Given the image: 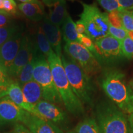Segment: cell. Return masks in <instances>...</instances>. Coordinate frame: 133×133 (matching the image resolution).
<instances>
[{
    "label": "cell",
    "instance_id": "obj_1",
    "mask_svg": "<svg viewBox=\"0 0 133 133\" xmlns=\"http://www.w3.org/2000/svg\"><path fill=\"white\" fill-rule=\"evenodd\" d=\"M99 84L110 101L124 114L133 112V90L128 83L124 73L118 69L102 70Z\"/></svg>",
    "mask_w": 133,
    "mask_h": 133
},
{
    "label": "cell",
    "instance_id": "obj_2",
    "mask_svg": "<svg viewBox=\"0 0 133 133\" xmlns=\"http://www.w3.org/2000/svg\"><path fill=\"white\" fill-rule=\"evenodd\" d=\"M61 58L66 77L75 94L83 105L94 107L96 88L91 76L66 54H62Z\"/></svg>",
    "mask_w": 133,
    "mask_h": 133
},
{
    "label": "cell",
    "instance_id": "obj_3",
    "mask_svg": "<svg viewBox=\"0 0 133 133\" xmlns=\"http://www.w3.org/2000/svg\"><path fill=\"white\" fill-rule=\"evenodd\" d=\"M47 61L51 68L55 85L66 110L75 116L84 115V105L71 89L61 58L53 52L47 58Z\"/></svg>",
    "mask_w": 133,
    "mask_h": 133
},
{
    "label": "cell",
    "instance_id": "obj_4",
    "mask_svg": "<svg viewBox=\"0 0 133 133\" xmlns=\"http://www.w3.org/2000/svg\"><path fill=\"white\" fill-rule=\"evenodd\" d=\"M95 116L101 133H130L128 116L111 101L98 102Z\"/></svg>",
    "mask_w": 133,
    "mask_h": 133
},
{
    "label": "cell",
    "instance_id": "obj_5",
    "mask_svg": "<svg viewBox=\"0 0 133 133\" xmlns=\"http://www.w3.org/2000/svg\"><path fill=\"white\" fill-rule=\"evenodd\" d=\"M80 3L83 11L79 15V20L85 26L86 35L94 42L109 35L107 12H102L95 3L88 4L81 1Z\"/></svg>",
    "mask_w": 133,
    "mask_h": 133
},
{
    "label": "cell",
    "instance_id": "obj_6",
    "mask_svg": "<svg viewBox=\"0 0 133 133\" xmlns=\"http://www.w3.org/2000/svg\"><path fill=\"white\" fill-rule=\"evenodd\" d=\"M33 79L41 86L43 99L56 105L63 104L53 79L51 68L46 58L38 51L33 72Z\"/></svg>",
    "mask_w": 133,
    "mask_h": 133
},
{
    "label": "cell",
    "instance_id": "obj_7",
    "mask_svg": "<svg viewBox=\"0 0 133 133\" xmlns=\"http://www.w3.org/2000/svg\"><path fill=\"white\" fill-rule=\"evenodd\" d=\"M64 49L65 53L74 60L91 77L102 71V66L94 55L80 43L66 42Z\"/></svg>",
    "mask_w": 133,
    "mask_h": 133
},
{
    "label": "cell",
    "instance_id": "obj_8",
    "mask_svg": "<svg viewBox=\"0 0 133 133\" xmlns=\"http://www.w3.org/2000/svg\"><path fill=\"white\" fill-rule=\"evenodd\" d=\"M94 56L103 66H112L125 59L121 50V41L108 35L94 41Z\"/></svg>",
    "mask_w": 133,
    "mask_h": 133
},
{
    "label": "cell",
    "instance_id": "obj_9",
    "mask_svg": "<svg viewBox=\"0 0 133 133\" xmlns=\"http://www.w3.org/2000/svg\"><path fill=\"white\" fill-rule=\"evenodd\" d=\"M36 49L35 41L28 34H24L19 51L8 72L9 77L13 81L16 79Z\"/></svg>",
    "mask_w": 133,
    "mask_h": 133
},
{
    "label": "cell",
    "instance_id": "obj_10",
    "mask_svg": "<svg viewBox=\"0 0 133 133\" xmlns=\"http://www.w3.org/2000/svg\"><path fill=\"white\" fill-rule=\"evenodd\" d=\"M33 114L57 126L64 124L68 118L66 113L57 105L45 100H41L35 105Z\"/></svg>",
    "mask_w": 133,
    "mask_h": 133
},
{
    "label": "cell",
    "instance_id": "obj_11",
    "mask_svg": "<svg viewBox=\"0 0 133 133\" xmlns=\"http://www.w3.org/2000/svg\"><path fill=\"white\" fill-rule=\"evenodd\" d=\"M24 34L22 27L0 46V65L7 73L19 51Z\"/></svg>",
    "mask_w": 133,
    "mask_h": 133
},
{
    "label": "cell",
    "instance_id": "obj_12",
    "mask_svg": "<svg viewBox=\"0 0 133 133\" xmlns=\"http://www.w3.org/2000/svg\"><path fill=\"white\" fill-rule=\"evenodd\" d=\"M21 123L32 133H64L58 126L26 111Z\"/></svg>",
    "mask_w": 133,
    "mask_h": 133
},
{
    "label": "cell",
    "instance_id": "obj_13",
    "mask_svg": "<svg viewBox=\"0 0 133 133\" xmlns=\"http://www.w3.org/2000/svg\"><path fill=\"white\" fill-rule=\"evenodd\" d=\"M26 111L8 99L0 100V126L21 122Z\"/></svg>",
    "mask_w": 133,
    "mask_h": 133
},
{
    "label": "cell",
    "instance_id": "obj_14",
    "mask_svg": "<svg viewBox=\"0 0 133 133\" xmlns=\"http://www.w3.org/2000/svg\"><path fill=\"white\" fill-rule=\"evenodd\" d=\"M41 26L54 52L57 56L61 57L62 55V36L60 26L52 24L47 16L43 19Z\"/></svg>",
    "mask_w": 133,
    "mask_h": 133
},
{
    "label": "cell",
    "instance_id": "obj_15",
    "mask_svg": "<svg viewBox=\"0 0 133 133\" xmlns=\"http://www.w3.org/2000/svg\"><path fill=\"white\" fill-rule=\"evenodd\" d=\"M4 97L9 99L26 112L33 113L34 105H31L26 102L21 86L16 81H13L4 90L0 92V98L4 99Z\"/></svg>",
    "mask_w": 133,
    "mask_h": 133
},
{
    "label": "cell",
    "instance_id": "obj_16",
    "mask_svg": "<svg viewBox=\"0 0 133 133\" xmlns=\"http://www.w3.org/2000/svg\"><path fill=\"white\" fill-rule=\"evenodd\" d=\"M49 9L48 18L50 21L56 25H62L67 14L65 0H42Z\"/></svg>",
    "mask_w": 133,
    "mask_h": 133
},
{
    "label": "cell",
    "instance_id": "obj_17",
    "mask_svg": "<svg viewBox=\"0 0 133 133\" xmlns=\"http://www.w3.org/2000/svg\"><path fill=\"white\" fill-rule=\"evenodd\" d=\"M18 9L31 21H41L46 16L44 6L39 1L36 3H21L18 5Z\"/></svg>",
    "mask_w": 133,
    "mask_h": 133
},
{
    "label": "cell",
    "instance_id": "obj_18",
    "mask_svg": "<svg viewBox=\"0 0 133 133\" xmlns=\"http://www.w3.org/2000/svg\"><path fill=\"white\" fill-rule=\"evenodd\" d=\"M21 88L26 102L31 105H35L43 100L42 89L34 79L24 84Z\"/></svg>",
    "mask_w": 133,
    "mask_h": 133
},
{
    "label": "cell",
    "instance_id": "obj_19",
    "mask_svg": "<svg viewBox=\"0 0 133 133\" xmlns=\"http://www.w3.org/2000/svg\"><path fill=\"white\" fill-rule=\"evenodd\" d=\"M61 33L65 43L71 42L79 43L78 34L76 30L75 22L73 21L69 12L66 14L62 24Z\"/></svg>",
    "mask_w": 133,
    "mask_h": 133
},
{
    "label": "cell",
    "instance_id": "obj_20",
    "mask_svg": "<svg viewBox=\"0 0 133 133\" xmlns=\"http://www.w3.org/2000/svg\"><path fill=\"white\" fill-rule=\"evenodd\" d=\"M38 55V49L32 55L29 61L28 62L22 70L19 75L15 79V81L20 86H22L25 83L29 82L33 79V72L34 65L35 64L36 57Z\"/></svg>",
    "mask_w": 133,
    "mask_h": 133
},
{
    "label": "cell",
    "instance_id": "obj_21",
    "mask_svg": "<svg viewBox=\"0 0 133 133\" xmlns=\"http://www.w3.org/2000/svg\"><path fill=\"white\" fill-rule=\"evenodd\" d=\"M35 43L38 52L44 56L46 59L50 55L54 52L41 26H38L36 31Z\"/></svg>",
    "mask_w": 133,
    "mask_h": 133
},
{
    "label": "cell",
    "instance_id": "obj_22",
    "mask_svg": "<svg viewBox=\"0 0 133 133\" xmlns=\"http://www.w3.org/2000/svg\"><path fill=\"white\" fill-rule=\"evenodd\" d=\"M75 133H101L95 118H88L79 123L74 129Z\"/></svg>",
    "mask_w": 133,
    "mask_h": 133
},
{
    "label": "cell",
    "instance_id": "obj_23",
    "mask_svg": "<svg viewBox=\"0 0 133 133\" xmlns=\"http://www.w3.org/2000/svg\"><path fill=\"white\" fill-rule=\"evenodd\" d=\"M22 26L14 23L8 26L0 27V46L21 29Z\"/></svg>",
    "mask_w": 133,
    "mask_h": 133
},
{
    "label": "cell",
    "instance_id": "obj_24",
    "mask_svg": "<svg viewBox=\"0 0 133 133\" xmlns=\"http://www.w3.org/2000/svg\"><path fill=\"white\" fill-rule=\"evenodd\" d=\"M121 23L123 28L128 32L133 31V11L124 9L119 11Z\"/></svg>",
    "mask_w": 133,
    "mask_h": 133
},
{
    "label": "cell",
    "instance_id": "obj_25",
    "mask_svg": "<svg viewBox=\"0 0 133 133\" xmlns=\"http://www.w3.org/2000/svg\"><path fill=\"white\" fill-rule=\"evenodd\" d=\"M17 7L14 0H2L0 2V11L3 14L12 16L16 14Z\"/></svg>",
    "mask_w": 133,
    "mask_h": 133
},
{
    "label": "cell",
    "instance_id": "obj_26",
    "mask_svg": "<svg viewBox=\"0 0 133 133\" xmlns=\"http://www.w3.org/2000/svg\"><path fill=\"white\" fill-rule=\"evenodd\" d=\"M121 50L125 59H133V39L126 36L121 41Z\"/></svg>",
    "mask_w": 133,
    "mask_h": 133
},
{
    "label": "cell",
    "instance_id": "obj_27",
    "mask_svg": "<svg viewBox=\"0 0 133 133\" xmlns=\"http://www.w3.org/2000/svg\"><path fill=\"white\" fill-rule=\"evenodd\" d=\"M107 12L120 11L118 0H96Z\"/></svg>",
    "mask_w": 133,
    "mask_h": 133
},
{
    "label": "cell",
    "instance_id": "obj_28",
    "mask_svg": "<svg viewBox=\"0 0 133 133\" xmlns=\"http://www.w3.org/2000/svg\"><path fill=\"white\" fill-rule=\"evenodd\" d=\"M109 33L110 36H112L120 41H122L126 36H128V31L123 27H118V26H114L110 23Z\"/></svg>",
    "mask_w": 133,
    "mask_h": 133
},
{
    "label": "cell",
    "instance_id": "obj_29",
    "mask_svg": "<svg viewBox=\"0 0 133 133\" xmlns=\"http://www.w3.org/2000/svg\"><path fill=\"white\" fill-rule=\"evenodd\" d=\"M78 39L81 44L94 54L96 51L95 45L94 42L90 38L88 37L85 34H78Z\"/></svg>",
    "mask_w": 133,
    "mask_h": 133
},
{
    "label": "cell",
    "instance_id": "obj_30",
    "mask_svg": "<svg viewBox=\"0 0 133 133\" xmlns=\"http://www.w3.org/2000/svg\"><path fill=\"white\" fill-rule=\"evenodd\" d=\"M13 81L6 71L0 65V89L4 90Z\"/></svg>",
    "mask_w": 133,
    "mask_h": 133
},
{
    "label": "cell",
    "instance_id": "obj_31",
    "mask_svg": "<svg viewBox=\"0 0 133 133\" xmlns=\"http://www.w3.org/2000/svg\"><path fill=\"white\" fill-rule=\"evenodd\" d=\"M108 19L109 23L112 25L118 27H123L121 23V20L119 14V11H115L112 12H107Z\"/></svg>",
    "mask_w": 133,
    "mask_h": 133
},
{
    "label": "cell",
    "instance_id": "obj_32",
    "mask_svg": "<svg viewBox=\"0 0 133 133\" xmlns=\"http://www.w3.org/2000/svg\"><path fill=\"white\" fill-rule=\"evenodd\" d=\"M11 16H12L0 13V27L8 26L13 24Z\"/></svg>",
    "mask_w": 133,
    "mask_h": 133
},
{
    "label": "cell",
    "instance_id": "obj_33",
    "mask_svg": "<svg viewBox=\"0 0 133 133\" xmlns=\"http://www.w3.org/2000/svg\"><path fill=\"white\" fill-rule=\"evenodd\" d=\"M120 11L128 9L133 6V0H118Z\"/></svg>",
    "mask_w": 133,
    "mask_h": 133
},
{
    "label": "cell",
    "instance_id": "obj_34",
    "mask_svg": "<svg viewBox=\"0 0 133 133\" xmlns=\"http://www.w3.org/2000/svg\"><path fill=\"white\" fill-rule=\"evenodd\" d=\"M14 133H32L23 124H16L15 125Z\"/></svg>",
    "mask_w": 133,
    "mask_h": 133
},
{
    "label": "cell",
    "instance_id": "obj_35",
    "mask_svg": "<svg viewBox=\"0 0 133 133\" xmlns=\"http://www.w3.org/2000/svg\"><path fill=\"white\" fill-rule=\"evenodd\" d=\"M76 24V30L77 31L78 34H85L86 33V29L83 23L80 20L76 21L75 22Z\"/></svg>",
    "mask_w": 133,
    "mask_h": 133
},
{
    "label": "cell",
    "instance_id": "obj_36",
    "mask_svg": "<svg viewBox=\"0 0 133 133\" xmlns=\"http://www.w3.org/2000/svg\"><path fill=\"white\" fill-rule=\"evenodd\" d=\"M129 124V129H130V133H133V112L129 114L128 117Z\"/></svg>",
    "mask_w": 133,
    "mask_h": 133
},
{
    "label": "cell",
    "instance_id": "obj_37",
    "mask_svg": "<svg viewBox=\"0 0 133 133\" xmlns=\"http://www.w3.org/2000/svg\"><path fill=\"white\" fill-rule=\"evenodd\" d=\"M19 1L22 2V3H36V2H38V0H19Z\"/></svg>",
    "mask_w": 133,
    "mask_h": 133
},
{
    "label": "cell",
    "instance_id": "obj_38",
    "mask_svg": "<svg viewBox=\"0 0 133 133\" xmlns=\"http://www.w3.org/2000/svg\"><path fill=\"white\" fill-rule=\"evenodd\" d=\"M129 84H130L131 87V88H132V90H133V78L130 81V82H129Z\"/></svg>",
    "mask_w": 133,
    "mask_h": 133
},
{
    "label": "cell",
    "instance_id": "obj_39",
    "mask_svg": "<svg viewBox=\"0 0 133 133\" xmlns=\"http://www.w3.org/2000/svg\"><path fill=\"white\" fill-rule=\"evenodd\" d=\"M66 133H75V132L74 130H71V131H69V132H67Z\"/></svg>",
    "mask_w": 133,
    "mask_h": 133
},
{
    "label": "cell",
    "instance_id": "obj_40",
    "mask_svg": "<svg viewBox=\"0 0 133 133\" xmlns=\"http://www.w3.org/2000/svg\"><path fill=\"white\" fill-rule=\"evenodd\" d=\"M128 10H132V11H133V6H132V7H131L130 8H129Z\"/></svg>",
    "mask_w": 133,
    "mask_h": 133
},
{
    "label": "cell",
    "instance_id": "obj_41",
    "mask_svg": "<svg viewBox=\"0 0 133 133\" xmlns=\"http://www.w3.org/2000/svg\"><path fill=\"white\" fill-rule=\"evenodd\" d=\"M3 90H2V89H0V92H1V91H2Z\"/></svg>",
    "mask_w": 133,
    "mask_h": 133
},
{
    "label": "cell",
    "instance_id": "obj_42",
    "mask_svg": "<svg viewBox=\"0 0 133 133\" xmlns=\"http://www.w3.org/2000/svg\"><path fill=\"white\" fill-rule=\"evenodd\" d=\"M70 1H74L75 0H70Z\"/></svg>",
    "mask_w": 133,
    "mask_h": 133
},
{
    "label": "cell",
    "instance_id": "obj_43",
    "mask_svg": "<svg viewBox=\"0 0 133 133\" xmlns=\"http://www.w3.org/2000/svg\"><path fill=\"white\" fill-rule=\"evenodd\" d=\"M0 13H3V12H1V11H0Z\"/></svg>",
    "mask_w": 133,
    "mask_h": 133
},
{
    "label": "cell",
    "instance_id": "obj_44",
    "mask_svg": "<svg viewBox=\"0 0 133 133\" xmlns=\"http://www.w3.org/2000/svg\"><path fill=\"white\" fill-rule=\"evenodd\" d=\"M2 1V0H0V1Z\"/></svg>",
    "mask_w": 133,
    "mask_h": 133
}]
</instances>
